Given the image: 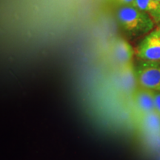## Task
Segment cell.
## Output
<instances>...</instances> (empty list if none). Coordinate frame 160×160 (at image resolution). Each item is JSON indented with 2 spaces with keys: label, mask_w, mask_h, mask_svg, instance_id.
I'll return each instance as SVG.
<instances>
[{
  "label": "cell",
  "mask_w": 160,
  "mask_h": 160,
  "mask_svg": "<svg viewBox=\"0 0 160 160\" xmlns=\"http://www.w3.org/2000/svg\"><path fill=\"white\" fill-rule=\"evenodd\" d=\"M117 19L123 31L131 37L149 33L155 25L147 13L134 5L120 6Z\"/></svg>",
  "instance_id": "cell-1"
},
{
  "label": "cell",
  "mask_w": 160,
  "mask_h": 160,
  "mask_svg": "<svg viewBox=\"0 0 160 160\" xmlns=\"http://www.w3.org/2000/svg\"><path fill=\"white\" fill-rule=\"evenodd\" d=\"M134 69L138 86L160 91V63L139 60Z\"/></svg>",
  "instance_id": "cell-2"
},
{
  "label": "cell",
  "mask_w": 160,
  "mask_h": 160,
  "mask_svg": "<svg viewBox=\"0 0 160 160\" xmlns=\"http://www.w3.org/2000/svg\"><path fill=\"white\" fill-rule=\"evenodd\" d=\"M139 60L160 63V31L151 32L138 45L135 51Z\"/></svg>",
  "instance_id": "cell-3"
},
{
  "label": "cell",
  "mask_w": 160,
  "mask_h": 160,
  "mask_svg": "<svg viewBox=\"0 0 160 160\" xmlns=\"http://www.w3.org/2000/svg\"><path fill=\"white\" fill-rule=\"evenodd\" d=\"M131 95L133 105L140 117L156 111L155 91L138 86Z\"/></svg>",
  "instance_id": "cell-4"
},
{
  "label": "cell",
  "mask_w": 160,
  "mask_h": 160,
  "mask_svg": "<svg viewBox=\"0 0 160 160\" xmlns=\"http://www.w3.org/2000/svg\"><path fill=\"white\" fill-rule=\"evenodd\" d=\"M113 55L120 67L133 64L134 50L128 42L122 38H118L113 42Z\"/></svg>",
  "instance_id": "cell-5"
},
{
  "label": "cell",
  "mask_w": 160,
  "mask_h": 160,
  "mask_svg": "<svg viewBox=\"0 0 160 160\" xmlns=\"http://www.w3.org/2000/svg\"><path fill=\"white\" fill-rule=\"evenodd\" d=\"M119 82L122 88L132 93L138 87L134 66L133 64L120 67Z\"/></svg>",
  "instance_id": "cell-6"
},
{
  "label": "cell",
  "mask_w": 160,
  "mask_h": 160,
  "mask_svg": "<svg viewBox=\"0 0 160 160\" xmlns=\"http://www.w3.org/2000/svg\"><path fill=\"white\" fill-rule=\"evenodd\" d=\"M134 6L145 12L154 24L160 23V3L156 0H136Z\"/></svg>",
  "instance_id": "cell-7"
},
{
  "label": "cell",
  "mask_w": 160,
  "mask_h": 160,
  "mask_svg": "<svg viewBox=\"0 0 160 160\" xmlns=\"http://www.w3.org/2000/svg\"><path fill=\"white\" fill-rule=\"evenodd\" d=\"M140 125L146 133H158L160 132V115L155 111L141 116Z\"/></svg>",
  "instance_id": "cell-8"
},
{
  "label": "cell",
  "mask_w": 160,
  "mask_h": 160,
  "mask_svg": "<svg viewBox=\"0 0 160 160\" xmlns=\"http://www.w3.org/2000/svg\"><path fill=\"white\" fill-rule=\"evenodd\" d=\"M155 109L160 115V91L155 92Z\"/></svg>",
  "instance_id": "cell-9"
},
{
  "label": "cell",
  "mask_w": 160,
  "mask_h": 160,
  "mask_svg": "<svg viewBox=\"0 0 160 160\" xmlns=\"http://www.w3.org/2000/svg\"><path fill=\"white\" fill-rule=\"evenodd\" d=\"M120 5H134L136 0H116Z\"/></svg>",
  "instance_id": "cell-10"
},
{
  "label": "cell",
  "mask_w": 160,
  "mask_h": 160,
  "mask_svg": "<svg viewBox=\"0 0 160 160\" xmlns=\"http://www.w3.org/2000/svg\"><path fill=\"white\" fill-rule=\"evenodd\" d=\"M156 1H157V2H159V3H160V0H156Z\"/></svg>",
  "instance_id": "cell-11"
}]
</instances>
